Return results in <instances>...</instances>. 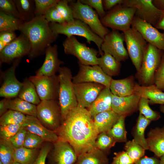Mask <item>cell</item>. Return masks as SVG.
Here are the masks:
<instances>
[{
  "mask_svg": "<svg viewBox=\"0 0 164 164\" xmlns=\"http://www.w3.org/2000/svg\"><path fill=\"white\" fill-rule=\"evenodd\" d=\"M30 47L29 43L22 33L0 51V64L10 63L15 60L29 55Z\"/></svg>",
  "mask_w": 164,
  "mask_h": 164,
  "instance_id": "15",
  "label": "cell"
},
{
  "mask_svg": "<svg viewBox=\"0 0 164 164\" xmlns=\"http://www.w3.org/2000/svg\"><path fill=\"white\" fill-rule=\"evenodd\" d=\"M159 108L160 111L164 114V104L161 105Z\"/></svg>",
  "mask_w": 164,
  "mask_h": 164,
  "instance_id": "59",
  "label": "cell"
},
{
  "mask_svg": "<svg viewBox=\"0 0 164 164\" xmlns=\"http://www.w3.org/2000/svg\"><path fill=\"white\" fill-rule=\"evenodd\" d=\"M123 4L136 9L135 15L155 27L163 11L157 8L152 0H124Z\"/></svg>",
  "mask_w": 164,
  "mask_h": 164,
  "instance_id": "14",
  "label": "cell"
},
{
  "mask_svg": "<svg viewBox=\"0 0 164 164\" xmlns=\"http://www.w3.org/2000/svg\"><path fill=\"white\" fill-rule=\"evenodd\" d=\"M123 33L128 56L138 72L148 43L139 32L132 27Z\"/></svg>",
  "mask_w": 164,
  "mask_h": 164,
  "instance_id": "10",
  "label": "cell"
},
{
  "mask_svg": "<svg viewBox=\"0 0 164 164\" xmlns=\"http://www.w3.org/2000/svg\"><path fill=\"white\" fill-rule=\"evenodd\" d=\"M27 131L23 127L9 141L14 149L23 147Z\"/></svg>",
  "mask_w": 164,
  "mask_h": 164,
  "instance_id": "50",
  "label": "cell"
},
{
  "mask_svg": "<svg viewBox=\"0 0 164 164\" xmlns=\"http://www.w3.org/2000/svg\"><path fill=\"white\" fill-rule=\"evenodd\" d=\"M112 96L110 88L105 87L95 101L87 108L92 118L100 113L111 110Z\"/></svg>",
  "mask_w": 164,
  "mask_h": 164,
  "instance_id": "26",
  "label": "cell"
},
{
  "mask_svg": "<svg viewBox=\"0 0 164 164\" xmlns=\"http://www.w3.org/2000/svg\"><path fill=\"white\" fill-rule=\"evenodd\" d=\"M79 70L73 77V84L91 82L99 84L110 88L112 79L106 74L98 65H86L78 62Z\"/></svg>",
  "mask_w": 164,
  "mask_h": 164,
  "instance_id": "11",
  "label": "cell"
},
{
  "mask_svg": "<svg viewBox=\"0 0 164 164\" xmlns=\"http://www.w3.org/2000/svg\"><path fill=\"white\" fill-rule=\"evenodd\" d=\"M131 26L139 32L148 43L164 50V32H160L151 24L135 15L132 20Z\"/></svg>",
  "mask_w": 164,
  "mask_h": 164,
  "instance_id": "18",
  "label": "cell"
},
{
  "mask_svg": "<svg viewBox=\"0 0 164 164\" xmlns=\"http://www.w3.org/2000/svg\"><path fill=\"white\" fill-rule=\"evenodd\" d=\"M24 22L12 15L0 11V32L19 30L20 25Z\"/></svg>",
  "mask_w": 164,
  "mask_h": 164,
  "instance_id": "36",
  "label": "cell"
},
{
  "mask_svg": "<svg viewBox=\"0 0 164 164\" xmlns=\"http://www.w3.org/2000/svg\"><path fill=\"white\" fill-rule=\"evenodd\" d=\"M63 46L66 54L74 56L81 64L90 66L98 65V51L80 42L75 36L67 37L63 42Z\"/></svg>",
  "mask_w": 164,
  "mask_h": 164,
  "instance_id": "9",
  "label": "cell"
},
{
  "mask_svg": "<svg viewBox=\"0 0 164 164\" xmlns=\"http://www.w3.org/2000/svg\"><path fill=\"white\" fill-rule=\"evenodd\" d=\"M135 94L149 100L152 104H164V92L154 84L147 86L135 84Z\"/></svg>",
  "mask_w": 164,
  "mask_h": 164,
  "instance_id": "24",
  "label": "cell"
},
{
  "mask_svg": "<svg viewBox=\"0 0 164 164\" xmlns=\"http://www.w3.org/2000/svg\"><path fill=\"white\" fill-rule=\"evenodd\" d=\"M0 164H3L0 161Z\"/></svg>",
  "mask_w": 164,
  "mask_h": 164,
  "instance_id": "62",
  "label": "cell"
},
{
  "mask_svg": "<svg viewBox=\"0 0 164 164\" xmlns=\"http://www.w3.org/2000/svg\"><path fill=\"white\" fill-rule=\"evenodd\" d=\"M11 164H21L19 162H13Z\"/></svg>",
  "mask_w": 164,
  "mask_h": 164,
  "instance_id": "61",
  "label": "cell"
},
{
  "mask_svg": "<svg viewBox=\"0 0 164 164\" xmlns=\"http://www.w3.org/2000/svg\"><path fill=\"white\" fill-rule=\"evenodd\" d=\"M155 27L157 29L164 30V11Z\"/></svg>",
  "mask_w": 164,
  "mask_h": 164,
  "instance_id": "58",
  "label": "cell"
},
{
  "mask_svg": "<svg viewBox=\"0 0 164 164\" xmlns=\"http://www.w3.org/2000/svg\"><path fill=\"white\" fill-rule=\"evenodd\" d=\"M17 8L23 18L24 22L32 20L35 16L34 0H14Z\"/></svg>",
  "mask_w": 164,
  "mask_h": 164,
  "instance_id": "35",
  "label": "cell"
},
{
  "mask_svg": "<svg viewBox=\"0 0 164 164\" xmlns=\"http://www.w3.org/2000/svg\"><path fill=\"white\" fill-rule=\"evenodd\" d=\"M125 40L123 32L112 30L105 36L101 45V50L103 53L110 54L120 62L125 61L129 56L124 46Z\"/></svg>",
  "mask_w": 164,
  "mask_h": 164,
  "instance_id": "12",
  "label": "cell"
},
{
  "mask_svg": "<svg viewBox=\"0 0 164 164\" xmlns=\"http://www.w3.org/2000/svg\"><path fill=\"white\" fill-rule=\"evenodd\" d=\"M115 156L109 164H133V162L125 151L114 153Z\"/></svg>",
  "mask_w": 164,
  "mask_h": 164,
  "instance_id": "52",
  "label": "cell"
},
{
  "mask_svg": "<svg viewBox=\"0 0 164 164\" xmlns=\"http://www.w3.org/2000/svg\"><path fill=\"white\" fill-rule=\"evenodd\" d=\"M135 84L132 76L121 79H112L110 89L112 94L115 96H128L135 94Z\"/></svg>",
  "mask_w": 164,
  "mask_h": 164,
  "instance_id": "25",
  "label": "cell"
},
{
  "mask_svg": "<svg viewBox=\"0 0 164 164\" xmlns=\"http://www.w3.org/2000/svg\"><path fill=\"white\" fill-rule=\"evenodd\" d=\"M19 30L28 40L30 47L28 55L33 59L45 53L47 48L58 37L51 29L44 15H36L21 24Z\"/></svg>",
  "mask_w": 164,
  "mask_h": 164,
  "instance_id": "2",
  "label": "cell"
},
{
  "mask_svg": "<svg viewBox=\"0 0 164 164\" xmlns=\"http://www.w3.org/2000/svg\"><path fill=\"white\" fill-rule=\"evenodd\" d=\"M14 32L2 31L0 32V51L16 38Z\"/></svg>",
  "mask_w": 164,
  "mask_h": 164,
  "instance_id": "51",
  "label": "cell"
},
{
  "mask_svg": "<svg viewBox=\"0 0 164 164\" xmlns=\"http://www.w3.org/2000/svg\"><path fill=\"white\" fill-rule=\"evenodd\" d=\"M26 118L25 115L18 111L9 110L0 117V125L9 124H23Z\"/></svg>",
  "mask_w": 164,
  "mask_h": 164,
  "instance_id": "37",
  "label": "cell"
},
{
  "mask_svg": "<svg viewBox=\"0 0 164 164\" xmlns=\"http://www.w3.org/2000/svg\"><path fill=\"white\" fill-rule=\"evenodd\" d=\"M44 61L41 67L36 72V75L51 76L56 75L60 65L63 62L58 57L57 45L49 46L46 49Z\"/></svg>",
  "mask_w": 164,
  "mask_h": 164,
  "instance_id": "21",
  "label": "cell"
},
{
  "mask_svg": "<svg viewBox=\"0 0 164 164\" xmlns=\"http://www.w3.org/2000/svg\"><path fill=\"white\" fill-rule=\"evenodd\" d=\"M58 72V99L61 108L62 122L69 112L77 107L78 104L70 70L67 67H60Z\"/></svg>",
  "mask_w": 164,
  "mask_h": 164,
  "instance_id": "3",
  "label": "cell"
},
{
  "mask_svg": "<svg viewBox=\"0 0 164 164\" xmlns=\"http://www.w3.org/2000/svg\"><path fill=\"white\" fill-rule=\"evenodd\" d=\"M136 11L135 8L128 7L123 4L118 5L106 13L100 20L105 27L123 32L131 28Z\"/></svg>",
  "mask_w": 164,
  "mask_h": 164,
  "instance_id": "5",
  "label": "cell"
},
{
  "mask_svg": "<svg viewBox=\"0 0 164 164\" xmlns=\"http://www.w3.org/2000/svg\"><path fill=\"white\" fill-rule=\"evenodd\" d=\"M9 99L4 98L0 101V117L9 110L7 108V102Z\"/></svg>",
  "mask_w": 164,
  "mask_h": 164,
  "instance_id": "56",
  "label": "cell"
},
{
  "mask_svg": "<svg viewBox=\"0 0 164 164\" xmlns=\"http://www.w3.org/2000/svg\"><path fill=\"white\" fill-rule=\"evenodd\" d=\"M23 127V125L20 124L0 125V139L9 141Z\"/></svg>",
  "mask_w": 164,
  "mask_h": 164,
  "instance_id": "43",
  "label": "cell"
},
{
  "mask_svg": "<svg viewBox=\"0 0 164 164\" xmlns=\"http://www.w3.org/2000/svg\"><path fill=\"white\" fill-rule=\"evenodd\" d=\"M98 65L108 75L111 77L118 75L120 71V62L117 60L110 54L104 52L98 58Z\"/></svg>",
  "mask_w": 164,
  "mask_h": 164,
  "instance_id": "30",
  "label": "cell"
},
{
  "mask_svg": "<svg viewBox=\"0 0 164 164\" xmlns=\"http://www.w3.org/2000/svg\"><path fill=\"white\" fill-rule=\"evenodd\" d=\"M124 149L134 163L145 156V150L133 139L126 142Z\"/></svg>",
  "mask_w": 164,
  "mask_h": 164,
  "instance_id": "38",
  "label": "cell"
},
{
  "mask_svg": "<svg viewBox=\"0 0 164 164\" xmlns=\"http://www.w3.org/2000/svg\"><path fill=\"white\" fill-rule=\"evenodd\" d=\"M116 142L109 136L106 132L99 134L96 141V147L102 151L107 155L111 149L115 145Z\"/></svg>",
  "mask_w": 164,
  "mask_h": 164,
  "instance_id": "41",
  "label": "cell"
},
{
  "mask_svg": "<svg viewBox=\"0 0 164 164\" xmlns=\"http://www.w3.org/2000/svg\"><path fill=\"white\" fill-rule=\"evenodd\" d=\"M163 51L148 43L141 68L137 72L138 79L143 85L153 84L154 74L161 63Z\"/></svg>",
  "mask_w": 164,
  "mask_h": 164,
  "instance_id": "7",
  "label": "cell"
},
{
  "mask_svg": "<svg viewBox=\"0 0 164 164\" xmlns=\"http://www.w3.org/2000/svg\"><path fill=\"white\" fill-rule=\"evenodd\" d=\"M77 106L89 108L105 87L95 83L87 82L73 84Z\"/></svg>",
  "mask_w": 164,
  "mask_h": 164,
  "instance_id": "19",
  "label": "cell"
},
{
  "mask_svg": "<svg viewBox=\"0 0 164 164\" xmlns=\"http://www.w3.org/2000/svg\"><path fill=\"white\" fill-rule=\"evenodd\" d=\"M73 18L87 24L92 30L103 39L110 31L101 23L97 12L90 6L81 3L68 0Z\"/></svg>",
  "mask_w": 164,
  "mask_h": 164,
  "instance_id": "6",
  "label": "cell"
},
{
  "mask_svg": "<svg viewBox=\"0 0 164 164\" xmlns=\"http://www.w3.org/2000/svg\"><path fill=\"white\" fill-rule=\"evenodd\" d=\"M22 84L18 97L33 104L38 105L41 101L34 84L29 78L25 79Z\"/></svg>",
  "mask_w": 164,
  "mask_h": 164,
  "instance_id": "32",
  "label": "cell"
},
{
  "mask_svg": "<svg viewBox=\"0 0 164 164\" xmlns=\"http://www.w3.org/2000/svg\"><path fill=\"white\" fill-rule=\"evenodd\" d=\"M44 142L39 136L27 131L23 147L30 149L38 148Z\"/></svg>",
  "mask_w": 164,
  "mask_h": 164,
  "instance_id": "46",
  "label": "cell"
},
{
  "mask_svg": "<svg viewBox=\"0 0 164 164\" xmlns=\"http://www.w3.org/2000/svg\"><path fill=\"white\" fill-rule=\"evenodd\" d=\"M21 60V58L15 60L10 68L2 72V83L0 88V97L9 99L18 97L23 84L17 79L15 71Z\"/></svg>",
  "mask_w": 164,
  "mask_h": 164,
  "instance_id": "16",
  "label": "cell"
},
{
  "mask_svg": "<svg viewBox=\"0 0 164 164\" xmlns=\"http://www.w3.org/2000/svg\"><path fill=\"white\" fill-rule=\"evenodd\" d=\"M153 84L161 91H164V52L160 64L155 73Z\"/></svg>",
  "mask_w": 164,
  "mask_h": 164,
  "instance_id": "47",
  "label": "cell"
},
{
  "mask_svg": "<svg viewBox=\"0 0 164 164\" xmlns=\"http://www.w3.org/2000/svg\"><path fill=\"white\" fill-rule=\"evenodd\" d=\"M126 117L120 116L116 122L107 133L110 136L118 142H125L127 141V132L125 125Z\"/></svg>",
  "mask_w": 164,
  "mask_h": 164,
  "instance_id": "34",
  "label": "cell"
},
{
  "mask_svg": "<svg viewBox=\"0 0 164 164\" xmlns=\"http://www.w3.org/2000/svg\"><path fill=\"white\" fill-rule=\"evenodd\" d=\"M107 155L96 147L79 155L75 164H109Z\"/></svg>",
  "mask_w": 164,
  "mask_h": 164,
  "instance_id": "28",
  "label": "cell"
},
{
  "mask_svg": "<svg viewBox=\"0 0 164 164\" xmlns=\"http://www.w3.org/2000/svg\"><path fill=\"white\" fill-rule=\"evenodd\" d=\"M14 150L9 141L0 140V161L3 164H11L14 162Z\"/></svg>",
  "mask_w": 164,
  "mask_h": 164,
  "instance_id": "39",
  "label": "cell"
},
{
  "mask_svg": "<svg viewBox=\"0 0 164 164\" xmlns=\"http://www.w3.org/2000/svg\"><path fill=\"white\" fill-rule=\"evenodd\" d=\"M47 143L43 146L40 150L37 158L33 164H45L47 156L51 150L52 145Z\"/></svg>",
  "mask_w": 164,
  "mask_h": 164,
  "instance_id": "53",
  "label": "cell"
},
{
  "mask_svg": "<svg viewBox=\"0 0 164 164\" xmlns=\"http://www.w3.org/2000/svg\"><path fill=\"white\" fill-rule=\"evenodd\" d=\"M120 116L112 110L100 113L93 117L94 125L99 134L107 132L116 122Z\"/></svg>",
  "mask_w": 164,
  "mask_h": 164,
  "instance_id": "27",
  "label": "cell"
},
{
  "mask_svg": "<svg viewBox=\"0 0 164 164\" xmlns=\"http://www.w3.org/2000/svg\"><path fill=\"white\" fill-rule=\"evenodd\" d=\"M138 110L139 114L151 121L157 120L161 117L159 112L154 111L149 106V100L146 98L141 97Z\"/></svg>",
  "mask_w": 164,
  "mask_h": 164,
  "instance_id": "40",
  "label": "cell"
},
{
  "mask_svg": "<svg viewBox=\"0 0 164 164\" xmlns=\"http://www.w3.org/2000/svg\"><path fill=\"white\" fill-rule=\"evenodd\" d=\"M37 105L32 104L18 97L9 99L7 102L8 110L20 112L25 115L36 116Z\"/></svg>",
  "mask_w": 164,
  "mask_h": 164,
  "instance_id": "31",
  "label": "cell"
},
{
  "mask_svg": "<svg viewBox=\"0 0 164 164\" xmlns=\"http://www.w3.org/2000/svg\"><path fill=\"white\" fill-rule=\"evenodd\" d=\"M160 164H164V155L160 158Z\"/></svg>",
  "mask_w": 164,
  "mask_h": 164,
  "instance_id": "60",
  "label": "cell"
},
{
  "mask_svg": "<svg viewBox=\"0 0 164 164\" xmlns=\"http://www.w3.org/2000/svg\"><path fill=\"white\" fill-rule=\"evenodd\" d=\"M149 150L156 157L160 158L164 155V125L150 129L146 138Z\"/></svg>",
  "mask_w": 164,
  "mask_h": 164,
  "instance_id": "23",
  "label": "cell"
},
{
  "mask_svg": "<svg viewBox=\"0 0 164 164\" xmlns=\"http://www.w3.org/2000/svg\"><path fill=\"white\" fill-rule=\"evenodd\" d=\"M39 151L38 148L30 149L24 147L15 149L14 161L21 164H33Z\"/></svg>",
  "mask_w": 164,
  "mask_h": 164,
  "instance_id": "33",
  "label": "cell"
},
{
  "mask_svg": "<svg viewBox=\"0 0 164 164\" xmlns=\"http://www.w3.org/2000/svg\"><path fill=\"white\" fill-rule=\"evenodd\" d=\"M50 27L55 34L64 35L69 37L77 36L85 38L87 43H94L97 46L99 53L101 55L104 53L101 49L103 39L93 32L86 23L80 20L75 19L70 22L64 23H50Z\"/></svg>",
  "mask_w": 164,
  "mask_h": 164,
  "instance_id": "4",
  "label": "cell"
},
{
  "mask_svg": "<svg viewBox=\"0 0 164 164\" xmlns=\"http://www.w3.org/2000/svg\"><path fill=\"white\" fill-rule=\"evenodd\" d=\"M133 164H160V161L156 157H149L144 156Z\"/></svg>",
  "mask_w": 164,
  "mask_h": 164,
  "instance_id": "54",
  "label": "cell"
},
{
  "mask_svg": "<svg viewBox=\"0 0 164 164\" xmlns=\"http://www.w3.org/2000/svg\"><path fill=\"white\" fill-rule=\"evenodd\" d=\"M36 117L44 126L55 132L62 123L59 101L57 100L41 101L37 105Z\"/></svg>",
  "mask_w": 164,
  "mask_h": 164,
  "instance_id": "8",
  "label": "cell"
},
{
  "mask_svg": "<svg viewBox=\"0 0 164 164\" xmlns=\"http://www.w3.org/2000/svg\"><path fill=\"white\" fill-rule=\"evenodd\" d=\"M55 133L59 140L71 145L77 156L96 147L99 134L87 109L78 106L69 112Z\"/></svg>",
  "mask_w": 164,
  "mask_h": 164,
  "instance_id": "1",
  "label": "cell"
},
{
  "mask_svg": "<svg viewBox=\"0 0 164 164\" xmlns=\"http://www.w3.org/2000/svg\"><path fill=\"white\" fill-rule=\"evenodd\" d=\"M29 79L34 85L41 101L58 99L59 80L58 76H30Z\"/></svg>",
  "mask_w": 164,
  "mask_h": 164,
  "instance_id": "13",
  "label": "cell"
},
{
  "mask_svg": "<svg viewBox=\"0 0 164 164\" xmlns=\"http://www.w3.org/2000/svg\"><path fill=\"white\" fill-rule=\"evenodd\" d=\"M83 4L94 9L101 19L103 17L106 12L104 10L102 0H78Z\"/></svg>",
  "mask_w": 164,
  "mask_h": 164,
  "instance_id": "49",
  "label": "cell"
},
{
  "mask_svg": "<svg viewBox=\"0 0 164 164\" xmlns=\"http://www.w3.org/2000/svg\"><path fill=\"white\" fill-rule=\"evenodd\" d=\"M151 121L139 114L136 123L131 132L134 140L145 150H149V149L146 138L145 137V131Z\"/></svg>",
  "mask_w": 164,
  "mask_h": 164,
  "instance_id": "29",
  "label": "cell"
},
{
  "mask_svg": "<svg viewBox=\"0 0 164 164\" xmlns=\"http://www.w3.org/2000/svg\"><path fill=\"white\" fill-rule=\"evenodd\" d=\"M152 3L158 9L164 11V0H152Z\"/></svg>",
  "mask_w": 164,
  "mask_h": 164,
  "instance_id": "57",
  "label": "cell"
},
{
  "mask_svg": "<svg viewBox=\"0 0 164 164\" xmlns=\"http://www.w3.org/2000/svg\"><path fill=\"white\" fill-rule=\"evenodd\" d=\"M163 51H164V50Z\"/></svg>",
  "mask_w": 164,
  "mask_h": 164,
  "instance_id": "63",
  "label": "cell"
},
{
  "mask_svg": "<svg viewBox=\"0 0 164 164\" xmlns=\"http://www.w3.org/2000/svg\"><path fill=\"white\" fill-rule=\"evenodd\" d=\"M44 15L46 20L49 23H64L66 22L55 6L49 9Z\"/></svg>",
  "mask_w": 164,
  "mask_h": 164,
  "instance_id": "48",
  "label": "cell"
},
{
  "mask_svg": "<svg viewBox=\"0 0 164 164\" xmlns=\"http://www.w3.org/2000/svg\"><path fill=\"white\" fill-rule=\"evenodd\" d=\"M141 97L134 94L124 97H118L112 94L111 110L119 116H129L138 109Z\"/></svg>",
  "mask_w": 164,
  "mask_h": 164,
  "instance_id": "20",
  "label": "cell"
},
{
  "mask_svg": "<svg viewBox=\"0 0 164 164\" xmlns=\"http://www.w3.org/2000/svg\"><path fill=\"white\" fill-rule=\"evenodd\" d=\"M23 126L27 131L39 136L45 142L53 143L59 140L56 133L44 126L36 117L26 115Z\"/></svg>",
  "mask_w": 164,
  "mask_h": 164,
  "instance_id": "22",
  "label": "cell"
},
{
  "mask_svg": "<svg viewBox=\"0 0 164 164\" xmlns=\"http://www.w3.org/2000/svg\"><path fill=\"white\" fill-rule=\"evenodd\" d=\"M59 0H34L35 16L44 15L50 8L54 6Z\"/></svg>",
  "mask_w": 164,
  "mask_h": 164,
  "instance_id": "45",
  "label": "cell"
},
{
  "mask_svg": "<svg viewBox=\"0 0 164 164\" xmlns=\"http://www.w3.org/2000/svg\"><path fill=\"white\" fill-rule=\"evenodd\" d=\"M0 11L12 15L24 22V19L19 12L14 0H0Z\"/></svg>",
  "mask_w": 164,
  "mask_h": 164,
  "instance_id": "42",
  "label": "cell"
},
{
  "mask_svg": "<svg viewBox=\"0 0 164 164\" xmlns=\"http://www.w3.org/2000/svg\"><path fill=\"white\" fill-rule=\"evenodd\" d=\"M53 143L47 158L48 164H75L77 155L67 142L58 140Z\"/></svg>",
  "mask_w": 164,
  "mask_h": 164,
  "instance_id": "17",
  "label": "cell"
},
{
  "mask_svg": "<svg viewBox=\"0 0 164 164\" xmlns=\"http://www.w3.org/2000/svg\"><path fill=\"white\" fill-rule=\"evenodd\" d=\"M103 1L104 9L110 10L116 5L123 4L124 0H104Z\"/></svg>",
  "mask_w": 164,
  "mask_h": 164,
  "instance_id": "55",
  "label": "cell"
},
{
  "mask_svg": "<svg viewBox=\"0 0 164 164\" xmlns=\"http://www.w3.org/2000/svg\"><path fill=\"white\" fill-rule=\"evenodd\" d=\"M55 6L66 22H70L74 20V19L68 0H59Z\"/></svg>",
  "mask_w": 164,
  "mask_h": 164,
  "instance_id": "44",
  "label": "cell"
}]
</instances>
